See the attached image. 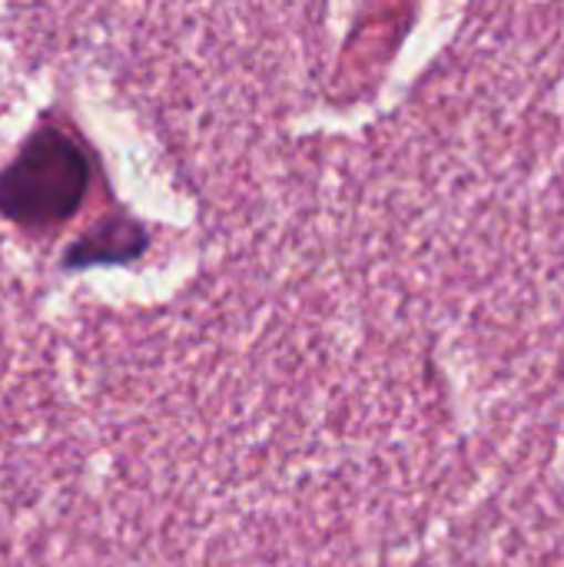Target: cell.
Segmentation results:
<instances>
[{
    "instance_id": "cell-1",
    "label": "cell",
    "mask_w": 564,
    "mask_h": 567,
    "mask_svg": "<svg viewBox=\"0 0 564 567\" xmlns=\"http://www.w3.org/2000/svg\"><path fill=\"white\" fill-rule=\"evenodd\" d=\"M83 179L86 166L73 140L47 130L0 176V206L13 219H53L76 206Z\"/></svg>"
}]
</instances>
